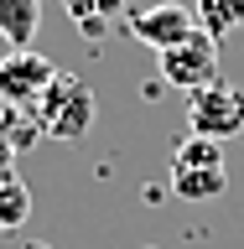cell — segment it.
I'll list each match as a JSON object with an SVG mask.
<instances>
[{
    "label": "cell",
    "instance_id": "6da1fadb",
    "mask_svg": "<svg viewBox=\"0 0 244 249\" xmlns=\"http://www.w3.org/2000/svg\"><path fill=\"white\" fill-rule=\"evenodd\" d=\"M37 124H42V140H62L73 145L94 130V89L83 83L78 73H57L47 83V93L31 104Z\"/></svg>",
    "mask_w": 244,
    "mask_h": 249
},
{
    "label": "cell",
    "instance_id": "7a4b0ae2",
    "mask_svg": "<svg viewBox=\"0 0 244 249\" xmlns=\"http://www.w3.org/2000/svg\"><path fill=\"white\" fill-rule=\"evenodd\" d=\"M229 187V166H224V145L203 135H187L171 151V192L182 202H208Z\"/></svg>",
    "mask_w": 244,
    "mask_h": 249
},
{
    "label": "cell",
    "instance_id": "3957f363",
    "mask_svg": "<svg viewBox=\"0 0 244 249\" xmlns=\"http://www.w3.org/2000/svg\"><path fill=\"white\" fill-rule=\"evenodd\" d=\"M187 135H203V140H234L244 135V89L234 83H208V89L187 93Z\"/></svg>",
    "mask_w": 244,
    "mask_h": 249
},
{
    "label": "cell",
    "instance_id": "277c9868",
    "mask_svg": "<svg viewBox=\"0 0 244 249\" xmlns=\"http://www.w3.org/2000/svg\"><path fill=\"white\" fill-rule=\"evenodd\" d=\"M156 57H161V78H167L171 89H182V93H198L208 83H218V42L203 26L192 36H182L177 47L156 52Z\"/></svg>",
    "mask_w": 244,
    "mask_h": 249
},
{
    "label": "cell",
    "instance_id": "5b68a950",
    "mask_svg": "<svg viewBox=\"0 0 244 249\" xmlns=\"http://www.w3.org/2000/svg\"><path fill=\"white\" fill-rule=\"evenodd\" d=\"M57 73H62L57 62L42 57V52H31V47L5 52V57H0V104H21V109H31V104L47 93V83H52Z\"/></svg>",
    "mask_w": 244,
    "mask_h": 249
},
{
    "label": "cell",
    "instance_id": "8992f818",
    "mask_svg": "<svg viewBox=\"0 0 244 249\" xmlns=\"http://www.w3.org/2000/svg\"><path fill=\"white\" fill-rule=\"evenodd\" d=\"M125 26H130V36H135V42L151 47V52H167V47H177L182 36H192V31H198V11H192V5H182V0H161V5L135 11Z\"/></svg>",
    "mask_w": 244,
    "mask_h": 249
},
{
    "label": "cell",
    "instance_id": "52a82bcc",
    "mask_svg": "<svg viewBox=\"0 0 244 249\" xmlns=\"http://www.w3.org/2000/svg\"><path fill=\"white\" fill-rule=\"evenodd\" d=\"M37 26H42V0H0V36H5L11 52L31 47Z\"/></svg>",
    "mask_w": 244,
    "mask_h": 249
},
{
    "label": "cell",
    "instance_id": "ba28073f",
    "mask_svg": "<svg viewBox=\"0 0 244 249\" xmlns=\"http://www.w3.org/2000/svg\"><path fill=\"white\" fill-rule=\"evenodd\" d=\"M198 11V26L224 42V36H244V0H198L192 5Z\"/></svg>",
    "mask_w": 244,
    "mask_h": 249
},
{
    "label": "cell",
    "instance_id": "9c48e42d",
    "mask_svg": "<svg viewBox=\"0 0 244 249\" xmlns=\"http://www.w3.org/2000/svg\"><path fill=\"white\" fill-rule=\"evenodd\" d=\"M0 140L11 145V151H31L37 140H42V124H37V114L21 104H0Z\"/></svg>",
    "mask_w": 244,
    "mask_h": 249
},
{
    "label": "cell",
    "instance_id": "30bf717a",
    "mask_svg": "<svg viewBox=\"0 0 244 249\" xmlns=\"http://www.w3.org/2000/svg\"><path fill=\"white\" fill-rule=\"evenodd\" d=\"M62 5H68V16L78 21L83 36H89V31L99 36L109 21H120V16H125V0H62Z\"/></svg>",
    "mask_w": 244,
    "mask_h": 249
},
{
    "label": "cell",
    "instance_id": "8fae6325",
    "mask_svg": "<svg viewBox=\"0 0 244 249\" xmlns=\"http://www.w3.org/2000/svg\"><path fill=\"white\" fill-rule=\"evenodd\" d=\"M26 218H31V192L16 171H5L0 177V229H21Z\"/></svg>",
    "mask_w": 244,
    "mask_h": 249
},
{
    "label": "cell",
    "instance_id": "7c38bea8",
    "mask_svg": "<svg viewBox=\"0 0 244 249\" xmlns=\"http://www.w3.org/2000/svg\"><path fill=\"white\" fill-rule=\"evenodd\" d=\"M31 249H47V244H31Z\"/></svg>",
    "mask_w": 244,
    "mask_h": 249
}]
</instances>
